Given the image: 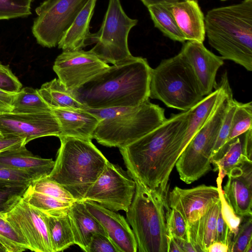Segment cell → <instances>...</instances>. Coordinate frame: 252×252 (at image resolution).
Returning a JSON list of instances; mask_svg holds the SVG:
<instances>
[{
	"label": "cell",
	"instance_id": "cell-31",
	"mask_svg": "<svg viewBox=\"0 0 252 252\" xmlns=\"http://www.w3.org/2000/svg\"><path fill=\"white\" fill-rule=\"evenodd\" d=\"M252 102L238 101L234 113L227 143L252 128Z\"/></svg>",
	"mask_w": 252,
	"mask_h": 252
},
{
	"label": "cell",
	"instance_id": "cell-25",
	"mask_svg": "<svg viewBox=\"0 0 252 252\" xmlns=\"http://www.w3.org/2000/svg\"><path fill=\"white\" fill-rule=\"evenodd\" d=\"M220 200L213 205L202 217L188 225V240L196 252H207L209 246L215 241L217 219Z\"/></svg>",
	"mask_w": 252,
	"mask_h": 252
},
{
	"label": "cell",
	"instance_id": "cell-53",
	"mask_svg": "<svg viewBox=\"0 0 252 252\" xmlns=\"http://www.w3.org/2000/svg\"><path fill=\"white\" fill-rule=\"evenodd\" d=\"M31 0V1H32V0Z\"/></svg>",
	"mask_w": 252,
	"mask_h": 252
},
{
	"label": "cell",
	"instance_id": "cell-42",
	"mask_svg": "<svg viewBox=\"0 0 252 252\" xmlns=\"http://www.w3.org/2000/svg\"><path fill=\"white\" fill-rule=\"evenodd\" d=\"M26 144L25 138L12 135L2 136L0 137V152L18 148Z\"/></svg>",
	"mask_w": 252,
	"mask_h": 252
},
{
	"label": "cell",
	"instance_id": "cell-41",
	"mask_svg": "<svg viewBox=\"0 0 252 252\" xmlns=\"http://www.w3.org/2000/svg\"><path fill=\"white\" fill-rule=\"evenodd\" d=\"M88 252H119L107 235L94 234L91 239Z\"/></svg>",
	"mask_w": 252,
	"mask_h": 252
},
{
	"label": "cell",
	"instance_id": "cell-7",
	"mask_svg": "<svg viewBox=\"0 0 252 252\" xmlns=\"http://www.w3.org/2000/svg\"><path fill=\"white\" fill-rule=\"evenodd\" d=\"M149 97L183 111L204 97L191 65L181 52L152 68Z\"/></svg>",
	"mask_w": 252,
	"mask_h": 252
},
{
	"label": "cell",
	"instance_id": "cell-12",
	"mask_svg": "<svg viewBox=\"0 0 252 252\" xmlns=\"http://www.w3.org/2000/svg\"><path fill=\"white\" fill-rule=\"evenodd\" d=\"M4 217L27 249L53 252L42 213L21 197Z\"/></svg>",
	"mask_w": 252,
	"mask_h": 252
},
{
	"label": "cell",
	"instance_id": "cell-26",
	"mask_svg": "<svg viewBox=\"0 0 252 252\" xmlns=\"http://www.w3.org/2000/svg\"><path fill=\"white\" fill-rule=\"evenodd\" d=\"M37 91L42 99L51 109L87 108L78 100L74 93L67 89L58 78L45 83Z\"/></svg>",
	"mask_w": 252,
	"mask_h": 252
},
{
	"label": "cell",
	"instance_id": "cell-44",
	"mask_svg": "<svg viewBox=\"0 0 252 252\" xmlns=\"http://www.w3.org/2000/svg\"><path fill=\"white\" fill-rule=\"evenodd\" d=\"M16 93L0 90V114L10 112L12 111V103Z\"/></svg>",
	"mask_w": 252,
	"mask_h": 252
},
{
	"label": "cell",
	"instance_id": "cell-20",
	"mask_svg": "<svg viewBox=\"0 0 252 252\" xmlns=\"http://www.w3.org/2000/svg\"><path fill=\"white\" fill-rule=\"evenodd\" d=\"M54 164L53 159L35 156L25 146L0 152V165L26 172L34 180L48 176Z\"/></svg>",
	"mask_w": 252,
	"mask_h": 252
},
{
	"label": "cell",
	"instance_id": "cell-39",
	"mask_svg": "<svg viewBox=\"0 0 252 252\" xmlns=\"http://www.w3.org/2000/svg\"><path fill=\"white\" fill-rule=\"evenodd\" d=\"M28 186L0 188V212L9 211L21 197Z\"/></svg>",
	"mask_w": 252,
	"mask_h": 252
},
{
	"label": "cell",
	"instance_id": "cell-50",
	"mask_svg": "<svg viewBox=\"0 0 252 252\" xmlns=\"http://www.w3.org/2000/svg\"><path fill=\"white\" fill-rule=\"evenodd\" d=\"M0 252H4V250L0 247Z\"/></svg>",
	"mask_w": 252,
	"mask_h": 252
},
{
	"label": "cell",
	"instance_id": "cell-47",
	"mask_svg": "<svg viewBox=\"0 0 252 252\" xmlns=\"http://www.w3.org/2000/svg\"><path fill=\"white\" fill-rule=\"evenodd\" d=\"M174 238L181 250L182 252H196L194 248L189 241L176 237Z\"/></svg>",
	"mask_w": 252,
	"mask_h": 252
},
{
	"label": "cell",
	"instance_id": "cell-15",
	"mask_svg": "<svg viewBox=\"0 0 252 252\" xmlns=\"http://www.w3.org/2000/svg\"><path fill=\"white\" fill-rule=\"evenodd\" d=\"M220 201L218 187L202 185L188 189L175 187L169 192L168 204L181 214L189 225Z\"/></svg>",
	"mask_w": 252,
	"mask_h": 252
},
{
	"label": "cell",
	"instance_id": "cell-6",
	"mask_svg": "<svg viewBox=\"0 0 252 252\" xmlns=\"http://www.w3.org/2000/svg\"><path fill=\"white\" fill-rule=\"evenodd\" d=\"M135 182V193L126 216L137 242V251L167 252V196L138 181Z\"/></svg>",
	"mask_w": 252,
	"mask_h": 252
},
{
	"label": "cell",
	"instance_id": "cell-45",
	"mask_svg": "<svg viewBox=\"0 0 252 252\" xmlns=\"http://www.w3.org/2000/svg\"><path fill=\"white\" fill-rule=\"evenodd\" d=\"M0 247L4 252H21L24 251L0 234Z\"/></svg>",
	"mask_w": 252,
	"mask_h": 252
},
{
	"label": "cell",
	"instance_id": "cell-46",
	"mask_svg": "<svg viewBox=\"0 0 252 252\" xmlns=\"http://www.w3.org/2000/svg\"><path fill=\"white\" fill-rule=\"evenodd\" d=\"M229 252L228 245L220 241H214L208 248L207 252Z\"/></svg>",
	"mask_w": 252,
	"mask_h": 252
},
{
	"label": "cell",
	"instance_id": "cell-43",
	"mask_svg": "<svg viewBox=\"0 0 252 252\" xmlns=\"http://www.w3.org/2000/svg\"><path fill=\"white\" fill-rule=\"evenodd\" d=\"M229 234V227L222 217L220 209L216 225L215 241L221 242L228 245V238Z\"/></svg>",
	"mask_w": 252,
	"mask_h": 252
},
{
	"label": "cell",
	"instance_id": "cell-17",
	"mask_svg": "<svg viewBox=\"0 0 252 252\" xmlns=\"http://www.w3.org/2000/svg\"><path fill=\"white\" fill-rule=\"evenodd\" d=\"M223 193L229 205L240 217L252 216V162L231 169Z\"/></svg>",
	"mask_w": 252,
	"mask_h": 252
},
{
	"label": "cell",
	"instance_id": "cell-35",
	"mask_svg": "<svg viewBox=\"0 0 252 252\" xmlns=\"http://www.w3.org/2000/svg\"><path fill=\"white\" fill-rule=\"evenodd\" d=\"M237 102L238 101L233 98V94L231 93L229 96L227 109L213 151L212 158L227 143L231 122Z\"/></svg>",
	"mask_w": 252,
	"mask_h": 252
},
{
	"label": "cell",
	"instance_id": "cell-33",
	"mask_svg": "<svg viewBox=\"0 0 252 252\" xmlns=\"http://www.w3.org/2000/svg\"><path fill=\"white\" fill-rule=\"evenodd\" d=\"M252 252V216L242 217L238 232L231 242L229 252Z\"/></svg>",
	"mask_w": 252,
	"mask_h": 252
},
{
	"label": "cell",
	"instance_id": "cell-8",
	"mask_svg": "<svg viewBox=\"0 0 252 252\" xmlns=\"http://www.w3.org/2000/svg\"><path fill=\"white\" fill-rule=\"evenodd\" d=\"M232 93L229 82L225 93L203 126L194 135L178 159L175 166L180 179L191 184L212 170L213 151Z\"/></svg>",
	"mask_w": 252,
	"mask_h": 252
},
{
	"label": "cell",
	"instance_id": "cell-9",
	"mask_svg": "<svg viewBox=\"0 0 252 252\" xmlns=\"http://www.w3.org/2000/svg\"><path fill=\"white\" fill-rule=\"evenodd\" d=\"M137 23L126 13L120 0H109L99 30L91 33L90 43L95 45L90 51L107 63L130 59L133 56L128 48V35Z\"/></svg>",
	"mask_w": 252,
	"mask_h": 252
},
{
	"label": "cell",
	"instance_id": "cell-2",
	"mask_svg": "<svg viewBox=\"0 0 252 252\" xmlns=\"http://www.w3.org/2000/svg\"><path fill=\"white\" fill-rule=\"evenodd\" d=\"M151 70L146 59L133 56L109 66L73 92L89 108L137 106L149 100Z\"/></svg>",
	"mask_w": 252,
	"mask_h": 252
},
{
	"label": "cell",
	"instance_id": "cell-37",
	"mask_svg": "<svg viewBox=\"0 0 252 252\" xmlns=\"http://www.w3.org/2000/svg\"><path fill=\"white\" fill-rule=\"evenodd\" d=\"M166 223L168 235L189 241L188 225L177 210L169 207L166 209Z\"/></svg>",
	"mask_w": 252,
	"mask_h": 252
},
{
	"label": "cell",
	"instance_id": "cell-11",
	"mask_svg": "<svg viewBox=\"0 0 252 252\" xmlns=\"http://www.w3.org/2000/svg\"><path fill=\"white\" fill-rule=\"evenodd\" d=\"M135 191V182L127 170L107 162L83 201H92L114 211L128 210Z\"/></svg>",
	"mask_w": 252,
	"mask_h": 252
},
{
	"label": "cell",
	"instance_id": "cell-5",
	"mask_svg": "<svg viewBox=\"0 0 252 252\" xmlns=\"http://www.w3.org/2000/svg\"><path fill=\"white\" fill-rule=\"evenodd\" d=\"M99 122L94 139L104 146H126L156 128L165 120L164 109L149 100L134 107L85 109Z\"/></svg>",
	"mask_w": 252,
	"mask_h": 252
},
{
	"label": "cell",
	"instance_id": "cell-19",
	"mask_svg": "<svg viewBox=\"0 0 252 252\" xmlns=\"http://www.w3.org/2000/svg\"><path fill=\"white\" fill-rule=\"evenodd\" d=\"M160 4L171 13L186 41H204V16L197 0H185Z\"/></svg>",
	"mask_w": 252,
	"mask_h": 252
},
{
	"label": "cell",
	"instance_id": "cell-21",
	"mask_svg": "<svg viewBox=\"0 0 252 252\" xmlns=\"http://www.w3.org/2000/svg\"><path fill=\"white\" fill-rule=\"evenodd\" d=\"M60 126L58 137L68 136L92 140L99 120L86 109H51Z\"/></svg>",
	"mask_w": 252,
	"mask_h": 252
},
{
	"label": "cell",
	"instance_id": "cell-18",
	"mask_svg": "<svg viewBox=\"0 0 252 252\" xmlns=\"http://www.w3.org/2000/svg\"><path fill=\"white\" fill-rule=\"evenodd\" d=\"M83 201L88 211L99 221L119 252H137L134 234L123 216L96 202Z\"/></svg>",
	"mask_w": 252,
	"mask_h": 252
},
{
	"label": "cell",
	"instance_id": "cell-13",
	"mask_svg": "<svg viewBox=\"0 0 252 252\" xmlns=\"http://www.w3.org/2000/svg\"><path fill=\"white\" fill-rule=\"evenodd\" d=\"M90 51H63L53 69L67 89L74 91L109 67Z\"/></svg>",
	"mask_w": 252,
	"mask_h": 252
},
{
	"label": "cell",
	"instance_id": "cell-34",
	"mask_svg": "<svg viewBox=\"0 0 252 252\" xmlns=\"http://www.w3.org/2000/svg\"><path fill=\"white\" fill-rule=\"evenodd\" d=\"M31 0H0V20L27 17L31 14Z\"/></svg>",
	"mask_w": 252,
	"mask_h": 252
},
{
	"label": "cell",
	"instance_id": "cell-10",
	"mask_svg": "<svg viewBox=\"0 0 252 252\" xmlns=\"http://www.w3.org/2000/svg\"><path fill=\"white\" fill-rule=\"evenodd\" d=\"M88 0H46L35 9L32 32L43 47H55Z\"/></svg>",
	"mask_w": 252,
	"mask_h": 252
},
{
	"label": "cell",
	"instance_id": "cell-22",
	"mask_svg": "<svg viewBox=\"0 0 252 252\" xmlns=\"http://www.w3.org/2000/svg\"><path fill=\"white\" fill-rule=\"evenodd\" d=\"M252 128L228 142L211 159L214 170L223 178L233 168L252 161Z\"/></svg>",
	"mask_w": 252,
	"mask_h": 252
},
{
	"label": "cell",
	"instance_id": "cell-30",
	"mask_svg": "<svg viewBox=\"0 0 252 252\" xmlns=\"http://www.w3.org/2000/svg\"><path fill=\"white\" fill-rule=\"evenodd\" d=\"M23 198L31 205L51 215L68 212L70 205L52 196L34 190L30 185L26 189Z\"/></svg>",
	"mask_w": 252,
	"mask_h": 252
},
{
	"label": "cell",
	"instance_id": "cell-27",
	"mask_svg": "<svg viewBox=\"0 0 252 252\" xmlns=\"http://www.w3.org/2000/svg\"><path fill=\"white\" fill-rule=\"evenodd\" d=\"M41 212L53 252H63L75 244L67 212L51 215Z\"/></svg>",
	"mask_w": 252,
	"mask_h": 252
},
{
	"label": "cell",
	"instance_id": "cell-24",
	"mask_svg": "<svg viewBox=\"0 0 252 252\" xmlns=\"http://www.w3.org/2000/svg\"><path fill=\"white\" fill-rule=\"evenodd\" d=\"M97 0H88L58 44L63 51L82 49L90 43V25Z\"/></svg>",
	"mask_w": 252,
	"mask_h": 252
},
{
	"label": "cell",
	"instance_id": "cell-4",
	"mask_svg": "<svg viewBox=\"0 0 252 252\" xmlns=\"http://www.w3.org/2000/svg\"><path fill=\"white\" fill-rule=\"evenodd\" d=\"M59 138L60 147L48 177L63 187L76 201H83L108 160L92 140Z\"/></svg>",
	"mask_w": 252,
	"mask_h": 252
},
{
	"label": "cell",
	"instance_id": "cell-40",
	"mask_svg": "<svg viewBox=\"0 0 252 252\" xmlns=\"http://www.w3.org/2000/svg\"><path fill=\"white\" fill-rule=\"evenodd\" d=\"M22 87L21 83L9 66L0 62V90L15 93L18 92Z\"/></svg>",
	"mask_w": 252,
	"mask_h": 252
},
{
	"label": "cell",
	"instance_id": "cell-28",
	"mask_svg": "<svg viewBox=\"0 0 252 252\" xmlns=\"http://www.w3.org/2000/svg\"><path fill=\"white\" fill-rule=\"evenodd\" d=\"M147 8L155 27L165 36L176 41H186L172 14L162 4L150 5Z\"/></svg>",
	"mask_w": 252,
	"mask_h": 252
},
{
	"label": "cell",
	"instance_id": "cell-1",
	"mask_svg": "<svg viewBox=\"0 0 252 252\" xmlns=\"http://www.w3.org/2000/svg\"><path fill=\"white\" fill-rule=\"evenodd\" d=\"M189 110L171 114L159 126L119 149L130 176L150 189L167 196L171 173L186 147Z\"/></svg>",
	"mask_w": 252,
	"mask_h": 252
},
{
	"label": "cell",
	"instance_id": "cell-16",
	"mask_svg": "<svg viewBox=\"0 0 252 252\" xmlns=\"http://www.w3.org/2000/svg\"><path fill=\"white\" fill-rule=\"evenodd\" d=\"M181 52L191 65L203 95L211 93L217 87L216 77L223 60L208 50L203 42L197 41H187Z\"/></svg>",
	"mask_w": 252,
	"mask_h": 252
},
{
	"label": "cell",
	"instance_id": "cell-36",
	"mask_svg": "<svg viewBox=\"0 0 252 252\" xmlns=\"http://www.w3.org/2000/svg\"><path fill=\"white\" fill-rule=\"evenodd\" d=\"M223 179V178L221 177V175L220 173H218L217 183V187L220 192V211L222 217L228 225L230 233L232 235L233 238L238 232L242 220V217H239L235 214L223 195L221 187Z\"/></svg>",
	"mask_w": 252,
	"mask_h": 252
},
{
	"label": "cell",
	"instance_id": "cell-49",
	"mask_svg": "<svg viewBox=\"0 0 252 252\" xmlns=\"http://www.w3.org/2000/svg\"><path fill=\"white\" fill-rule=\"evenodd\" d=\"M147 7L150 5L160 4L163 2H176L185 0H140Z\"/></svg>",
	"mask_w": 252,
	"mask_h": 252
},
{
	"label": "cell",
	"instance_id": "cell-14",
	"mask_svg": "<svg viewBox=\"0 0 252 252\" xmlns=\"http://www.w3.org/2000/svg\"><path fill=\"white\" fill-rule=\"evenodd\" d=\"M0 133L3 136L25 138L27 144L42 137H59L61 130L58 121L52 111L36 113L10 112L0 114Z\"/></svg>",
	"mask_w": 252,
	"mask_h": 252
},
{
	"label": "cell",
	"instance_id": "cell-38",
	"mask_svg": "<svg viewBox=\"0 0 252 252\" xmlns=\"http://www.w3.org/2000/svg\"><path fill=\"white\" fill-rule=\"evenodd\" d=\"M34 178L28 173L0 165V188L29 186Z\"/></svg>",
	"mask_w": 252,
	"mask_h": 252
},
{
	"label": "cell",
	"instance_id": "cell-3",
	"mask_svg": "<svg viewBox=\"0 0 252 252\" xmlns=\"http://www.w3.org/2000/svg\"><path fill=\"white\" fill-rule=\"evenodd\" d=\"M204 25L209 44L223 60L252 70V0L209 10Z\"/></svg>",
	"mask_w": 252,
	"mask_h": 252
},
{
	"label": "cell",
	"instance_id": "cell-48",
	"mask_svg": "<svg viewBox=\"0 0 252 252\" xmlns=\"http://www.w3.org/2000/svg\"><path fill=\"white\" fill-rule=\"evenodd\" d=\"M167 252H182L176 239L171 235H168Z\"/></svg>",
	"mask_w": 252,
	"mask_h": 252
},
{
	"label": "cell",
	"instance_id": "cell-51",
	"mask_svg": "<svg viewBox=\"0 0 252 252\" xmlns=\"http://www.w3.org/2000/svg\"><path fill=\"white\" fill-rule=\"evenodd\" d=\"M3 136V135H1V134L0 133V137H1V136Z\"/></svg>",
	"mask_w": 252,
	"mask_h": 252
},
{
	"label": "cell",
	"instance_id": "cell-32",
	"mask_svg": "<svg viewBox=\"0 0 252 252\" xmlns=\"http://www.w3.org/2000/svg\"><path fill=\"white\" fill-rule=\"evenodd\" d=\"M36 191L52 195L71 205L76 200L63 187L48 176L33 181L30 184Z\"/></svg>",
	"mask_w": 252,
	"mask_h": 252
},
{
	"label": "cell",
	"instance_id": "cell-23",
	"mask_svg": "<svg viewBox=\"0 0 252 252\" xmlns=\"http://www.w3.org/2000/svg\"><path fill=\"white\" fill-rule=\"evenodd\" d=\"M67 214L74 244L84 251L88 252L94 234L100 233L107 235L99 221L88 211L84 201H75L69 207Z\"/></svg>",
	"mask_w": 252,
	"mask_h": 252
},
{
	"label": "cell",
	"instance_id": "cell-29",
	"mask_svg": "<svg viewBox=\"0 0 252 252\" xmlns=\"http://www.w3.org/2000/svg\"><path fill=\"white\" fill-rule=\"evenodd\" d=\"M11 112L36 113L51 111L40 96L37 89L31 87L22 88L16 93Z\"/></svg>",
	"mask_w": 252,
	"mask_h": 252
},
{
	"label": "cell",
	"instance_id": "cell-52",
	"mask_svg": "<svg viewBox=\"0 0 252 252\" xmlns=\"http://www.w3.org/2000/svg\"><path fill=\"white\" fill-rule=\"evenodd\" d=\"M222 0V1H225V0Z\"/></svg>",
	"mask_w": 252,
	"mask_h": 252
}]
</instances>
